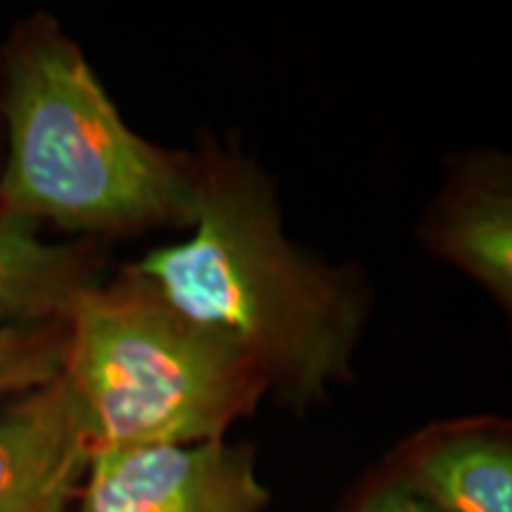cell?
I'll use <instances>...</instances> for the list:
<instances>
[{
  "mask_svg": "<svg viewBox=\"0 0 512 512\" xmlns=\"http://www.w3.org/2000/svg\"><path fill=\"white\" fill-rule=\"evenodd\" d=\"M190 150L195 221L188 235L128 266L185 316L238 342L280 406L309 411L332 387L354 382L373 316L368 275L287 235L278 183L235 133L202 131Z\"/></svg>",
  "mask_w": 512,
  "mask_h": 512,
  "instance_id": "1",
  "label": "cell"
},
{
  "mask_svg": "<svg viewBox=\"0 0 512 512\" xmlns=\"http://www.w3.org/2000/svg\"><path fill=\"white\" fill-rule=\"evenodd\" d=\"M0 216L76 240H136L195 221V157L133 131L50 12L0 46Z\"/></svg>",
  "mask_w": 512,
  "mask_h": 512,
  "instance_id": "2",
  "label": "cell"
},
{
  "mask_svg": "<svg viewBox=\"0 0 512 512\" xmlns=\"http://www.w3.org/2000/svg\"><path fill=\"white\" fill-rule=\"evenodd\" d=\"M62 377L93 448L226 439L268 396L238 342L185 316L128 264L74 299Z\"/></svg>",
  "mask_w": 512,
  "mask_h": 512,
  "instance_id": "3",
  "label": "cell"
},
{
  "mask_svg": "<svg viewBox=\"0 0 512 512\" xmlns=\"http://www.w3.org/2000/svg\"><path fill=\"white\" fill-rule=\"evenodd\" d=\"M247 441L93 448L76 512H264Z\"/></svg>",
  "mask_w": 512,
  "mask_h": 512,
  "instance_id": "4",
  "label": "cell"
},
{
  "mask_svg": "<svg viewBox=\"0 0 512 512\" xmlns=\"http://www.w3.org/2000/svg\"><path fill=\"white\" fill-rule=\"evenodd\" d=\"M415 240L422 252L512 311V159L501 147H472L446 162V174L422 211Z\"/></svg>",
  "mask_w": 512,
  "mask_h": 512,
  "instance_id": "5",
  "label": "cell"
},
{
  "mask_svg": "<svg viewBox=\"0 0 512 512\" xmlns=\"http://www.w3.org/2000/svg\"><path fill=\"white\" fill-rule=\"evenodd\" d=\"M91 453V422L62 375L0 401V512H69Z\"/></svg>",
  "mask_w": 512,
  "mask_h": 512,
  "instance_id": "6",
  "label": "cell"
},
{
  "mask_svg": "<svg viewBox=\"0 0 512 512\" xmlns=\"http://www.w3.org/2000/svg\"><path fill=\"white\" fill-rule=\"evenodd\" d=\"M387 470L437 512H512L510 422L444 420L408 439Z\"/></svg>",
  "mask_w": 512,
  "mask_h": 512,
  "instance_id": "7",
  "label": "cell"
},
{
  "mask_svg": "<svg viewBox=\"0 0 512 512\" xmlns=\"http://www.w3.org/2000/svg\"><path fill=\"white\" fill-rule=\"evenodd\" d=\"M110 245L50 242L41 228L0 216V325L67 320L74 299L105 280Z\"/></svg>",
  "mask_w": 512,
  "mask_h": 512,
  "instance_id": "8",
  "label": "cell"
},
{
  "mask_svg": "<svg viewBox=\"0 0 512 512\" xmlns=\"http://www.w3.org/2000/svg\"><path fill=\"white\" fill-rule=\"evenodd\" d=\"M67 320L0 325V401L15 399L62 375Z\"/></svg>",
  "mask_w": 512,
  "mask_h": 512,
  "instance_id": "9",
  "label": "cell"
},
{
  "mask_svg": "<svg viewBox=\"0 0 512 512\" xmlns=\"http://www.w3.org/2000/svg\"><path fill=\"white\" fill-rule=\"evenodd\" d=\"M344 512H437L413 491H408L387 467L375 472L356 491Z\"/></svg>",
  "mask_w": 512,
  "mask_h": 512,
  "instance_id": "10",
  "label": "cell"
}]
</instances>
